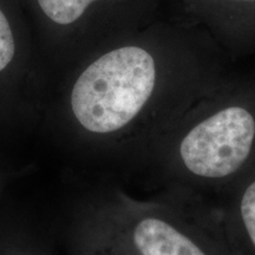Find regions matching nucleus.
Listing matches in <instances>:
<instances>
[{
	"label": "nucleus",
	"mask_w": 255,
	"mask_h": 255,
	"mask_svg": "<svg viewBox=\"0 0 255 255\" xmlns=\"http://www.w3.org/2000/svg\"><path fill=\"white\" fill-rule=\"evenodd\" d=\"M138 255H232L216 206L170 189L161 202H121L104 223Z\"/></svg>",
	"instance_id": "3"
},
{
	"label": "nucleus",
	"mask_w": 255,
	"mask_h": 255,
	"mask_svg": "<svg viewBox=\"0 0 255 255\" xmlns=\"http://www.w3.org/2000/svg\"><path fill=\"white\" fill-rule=\"evenodd\" d=\"M157 64L149 51L123 46L91 63L71 94V109L83 129L100 137H117L142 122L157 87Z\"/></svg>",
	"instance_id": "2"
},
{
	"label": "nucleus",
	"mask_w": 255,
	"mask_h": 255,
	"mask_svg": "<svg viewBox=\"0 0 255 255\" xmlns=\"http://www.w3.org/2000/svg\"><path fill=\"white\" fill-rule=\"evenodd\" d=\"M214 205L232 255H255V165Z\"/></svg>",
	"instance_id": "4"
},
{
	"label": "nucleus",
	"mask_w": 255,
	"mask_h": 255,
	"mask_svg": "<svg viewBox=\"0 0 255 255\" xmlns=\"http://www.w3.org/2000/svg\"><path fill=\"white\" fill-rule=\"evenodd\" d=\"M92 1L95 0H38L44 13L62 25L77 20Z\"/></svg>",
	"instance_id": "5"
},
{
	"label": "nucleus",
	"mask_w": 255,
	"mask_h": 255,
	"mask_svg": "<svg viewBox=\"0 0 255 255\" xmlns=\"http://www.w3.org/2000/svg\"><path fill=\"white\" fill-rule=\"evenodd\" d=\"M156 144L170 189L219 199L255 165V103L189 108Z\"/></svg>",
	"instance_id": "1"
},
{
	"label": "nucleus",
	"mask_w": 255,
	"mask_h": 255,
	"mask_svg": "<svg viewBox=\"0 0 255 255\" xmlns=\"http://www.w3.org/2000/svg\"><path fill=\"white\" fill-rule=\"evenodd\" d=\"M15 51L14 38L5 14L0 9V71L13 59Z\"/></svg>",
	"instance_id": "7"
},
{
	"label": "nucleus",
	"mask_w": 255,
	"mask_h": 255,
	"mask_svg": "<svg viewBox=\"0 0 255 255\" xmlns=\"http://www.w3.org/2000/svg\"><path fill=\"white\" fill-rule=\"evenodd\" d=\"M85 255H138L121 241L104 223L89 242Z\"/></svg>",
	"instance_id": "6"
}]
</instances>
